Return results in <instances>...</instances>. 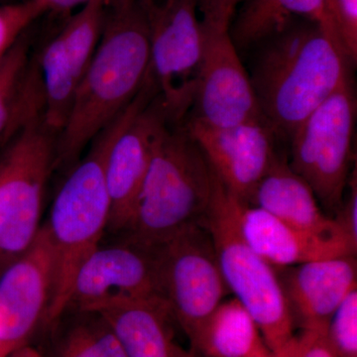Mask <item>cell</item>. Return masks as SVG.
Returning <instances> with one entry per match:
<instances>
[{
  "label": "cell",
  "mask_w": 357,
  "mask_h": 357,
  "mask_svg": "<svg viewBox=\"0 0 357 357\" xmlns=\"http://www.w3.org/2000/svg\"><path fill=\"white\" fill-rule=\"evenodd\" d=\"M149 60L140 0H105L100 41L58 137L56 170L69 169L128 109L146 83Z\"/></svg>",
  "instance_id": "cell-1"
},
{
  "label": "cell",
  "mask_w": 357,
  "mask_h": 357,
  "mask_svg": "<svg viewBox=\"0 0 357 357\" xmlns=\"http://www.w3.org/2000/svg\"><path fill=\"white\" fill-rule=\"evenodd\" d=\"M251 83L263 114L280 137L290 138L301 122L352 77L332 33L301 20L255 49Z\"/></svg>",
  "instance_id": "cell-2"
},
{
  "label": "cell",
  "mask_w": 357,
  "mask_h": 357,
  "mask_svg": "<svg viewBox=\"0 0 357 357\" xmlns=\"http://www.w3.org/2000/svg\"><path fill=\"white\" fill-rule=\"evenodd\" d=\"M138 96L91 141L86 153L67 169L48 218L42 225L53 269L45 326L52 328L64 314L77 272L107 236L110 203L105 183V161L115 137L133 114Z\"/></svg>",
  "instance_id": "cell-3"
},
{
  "label": "cell",
  "mask_w": 357,
  "mask_h": 357,
  "mask_svg": "<svg viewBox=\"0 0 357 357\" xmlns=\"http://www.w3.org/2000/svg\"><path fill=\"white\" fill-rule=\"evenodd\" d=\"M213 182V170L185 126L167 124L155 144L128 227L116 236L149 248L161 246L202 222Z\"/></svg>",
  "instance_id": "cell-4"
},
{
  "label": "cell",
  "mask_w": 357,
  "mask_h": 357,
  "mask_svg": "<svg viewBox=\"0 0 357 357\" xmlns=\"http://www.w3.org/2000/svg\"><path fill=\"white\" fill-rule=\"evenodd\" d=\"M239 204L241 199L215 175L213 195L202 223L213 239L229 292L252 317L268 349L274 357H293L298 335L278 271L244 241L239 229Z\"/></svg>",
  "instance_id": "cell-5"
},
{
  "label": "cell",
  "mask_w": 357,
  "mask_h": 357,
  "mask_svg": "<svg viewBox=\"0 0 357 357\" xmlns=\"http://www.w3.org/2000/svg\"><path fill=\"white\" fill-rule=\"evenodd\" d=\"M58 136L34 102L0 149V273L38 236Z\"/></svg>",
  "instance_id": "cell-6"
},
{
  "label": "cell",
  "mask_w": 357,
  "mask_h": 357,
  "mask_svg": "<svg viewBox=\"0 0 357 357\" xmlns=\"http://www.w3.org/2000/svg\"><path fill=\"white\" fill-rule=\"evenodd\" d=\"M356 121L352 77L347 79L291 134L289 165L312 188L328 211L337 213L351 175Z\"/></svg>",
  "instance_id": "cell-7"
},
{
  "label": "cell",
  "mask_w": 357,
  "mask_h": 357,
  "mask_svg": "<svg viewBox=\"0 0 357 357\" xmlns=\"http://www.w3.org/2000/svg\"><path fill=\"white\" fill-rule=\"evenodd\" d=\"M149 32V72L169 123L183 124L198 86L204 27L198 0H140Z\"/></svg>",
  "instance_id": "cell-8"
},
{
  "label": "cell",
  "mask_w": 357,
  "mask_h": 357,
  "mask_svg": "<svg viewBox=\"0 0 357 357\" xmlns=\"http://www.w3.org/2000/svg\"><path fill=\"white\" fill-rule=\"evenodd\" d=\"M103 3L105 0H91L84 4L43 46L32 51L30 67L42 117L58 135L69 119L77 89L100 41Z\"/></svg>",
  "instance_id": "cell-9"
},
{
  "label": "cell",
  "mask_w": 357,
  "mask_h": 357,
  "mask_svg": "<svg viewBox=\"0 0 357 357\" xmlns=\"http://www.w3.org/2000/svg\"><path fill=\"white\" fill-rule=\"evenodd\" d=\"M162 295L174 321L191 338L229 293L203 223L159 246Z\"/></svg>",
  "instance_id": "cell-10"
},
{
  "label": "cell",
  "mask_w": 357,
  "mask_h": 357,
  "mask_svg": "<svg viewBox=\"0 0 357 357\" xmlns=\"http://www.w3.org/2000/svg\"><path fill=\"white\" fill-rule=\"evenodd\" d=\"M114 238L100 243L79 267L66 312H100L137 301H164L159 246Z\"/></svg>",
  "instance_id": "cell-11"
},
{
  "label": "cell",
  "mask_w": 357,
  "mask_h": 357,
  "mask_svg": "<svg viewBox=\"0 0 357 357\" xmlns=\"http://www.w3.org/2000/svg\"><path fill=\"white\" fill-rule=\"evenodd\" d=\"M168 123L163 102L147 77L135 109L115 137L105 161V183L110 203L107 234L119 236L128 227L155 144Z\"/></svg>",
  "instance_id": "cell-12"
},
{
  "label": "cell",
  "mask_w": 357,
  "mask_h": 357,
  "mask_svg": "<svg viewBox=\"0 0 357 357\" xmlns=\"http://www.w3.org/2000/svg\"><path fill=\"white\" fill-rule=\"evenodd\" d=\"M203 27V60L188 117L218 128L265 117L229 29H217L204 23Z\"/></svg>",
  "instance_id": "cell-13"
},
{
  "label": "cell",
  "mask_w": 357,
  "mask_h": 357,
  "mask_svg": "<svg viewBox=\"0 0 357 357\" xmlns=\"http://www.w3.org/2000/svg\"><path fill=\"white\" fill-rule=\"evenodd\" d=\"M183 126L198 143L223 187L248 204L256 185L278 156L275 142L281 137L266 117L227 128L188 117Z\"/></svg>",
  "instance_id": "cell-14"
},
{
  "label": "cell",
  "mask_w": 357,
  "mask_h": 357,
  "mask_svg": "<svg viewBox=\"0 0 357 357\" xmlns=\"http://www.w3.org/2000/svg\"><path fill=\"white\" fill-rule=\"evenodd\" d=\"M52 257L43 229L0 273V357L23 345L44 326L52 293Z\"/></svg>",
  "instance_id": "cell-15"
},
{
  "label": "cell",
  "mask_w": 357,
  "mask_h": 357,
  "mask_svg": "<svg viewBox=\"0 0 357 357\" xmlns=\"http://www.w3.org/2000/svg\"><path fill=\"white\" fill-rule=\"evenodd\" d=\"M354 256L316 260L278 272L295 328L326 333L337 307L356 289Z\"/></svg>",
  "instance_id": "cell-16"
},
{
  "label": "cell",
  "mask_w": 357,
  "mask_h": 357,
  "mask_svg": "<svg viewBox=\"0 0 357 357\" xmlns=\"http://www.w3.org/2000/svg\"><path fill=\"white\" fill-rule=\"evenodd\" d=\"M238 220L244 241L275 268L356 255L357 246L345 237L314 234L294 227L243 201L239 204Z\"/></svg>",
  "instance_id": "cell-17"
},
{
  "label": "cell",
  "mask_w": 357,
  "mask_h": 357,
  "mask_svg": "<svg viewBox=\"0 0 357 357\" xmlns=\"http://www.w3.org/2000/svg\"><path fill=\"white\" fill-rule=\"evenodd\" d=\"M248 204L294 227L314 234L345 237L356 245L335 218L324 213L306 181L291 168L287 159L279 155L256 185Z\"/></svg>",
  "instance_id": "cell-18"
},
{
  "label": "cell",
  "mask_w": 357,
  "mask_h": 357,
  "mask_svg": "<svg viewBox=\"0 0 357 357\" xmlns=\"http://www.w3.org/2000/svg\"><path fill=\"white\" fill-rule=\"evenodd\" d=\"M128 357H197L175 340L174 319L164 301L128 303L100 312Z\"/></svg>",
  "instance_id": "cell-19"
},
{
  "label": "cell",
  "mask_w": 357,
  "mask_h": 357,
  "mask_svg": "<svg viewBox=\"0 0 357 357\" xmlns=\"http://www.w3.org/2000/svg\"><path fill=\"white\" fill-rule=\"evenodd\" d=\"M244 1L245 4L229 28L230 38L239 54L255 50L256 47L281 34L301 20L318 23L333 34L326 21L324 0Z\"/></svg>",
  "instance_id": "cell-20"
},
{
  "label": "cell",
  "mask_w": 357,
  "mask_h": 357,
  "mask_svg": "<svg viewBox=\"0 0 357 357\" xmlns=\"http://www.w3.org/2000/svg\"><path fill=\"white\" fill-rule=\"evenodd\" d=\"M199 357H250L263 345L252 317L238 300H223L190 338Z\"/></svg>",
  "instance_id": "cell-21"
},
{
  "label": "cell",
  "mask_w": 357,
  "mask_h": 357,
  "mask_svg": "<svg viewBox=\"0 0 357 357\" xmlns=\"http://www.w3.org/2000/svg\"><path fill=\"white\" fill-rule=\"evenodd\" d=\"M55 328L52 357H128L100 312L67 311Z\"/></svg>",
  "instance_id": "cell-22"
},
{
  "label": "cell",
  "mask_w": 357,
  "mask_h": 357,
  "mask_svg": "<svg viewBox=\"0 0 357 357\" xmlns=\"http://www.w3.org/2000/svg\"><path fill=\"white\" fill-rule=\"evenodd\" d=\"M32 51L28 30L0 61V149L20 122Z\"/></svg>",
  "instance_id": "cell-23"
},
{
  "label": "cell",
  "mask_w": 357,
  "mask_h": 357,
  "mask_svg": "<svg viewBox=\"0 0 357 357\" xmlns=\"http://www.w3.org/2000/svg\"><path fill=\"white\" fill-rule=\"evenodd\" d=\"M48 13L39 0L0 3V61L39 18Z\"/></svg>",
  "instance_id": "cell-24"
},
{
  "label": "cell",
  "mask_w": 357,
  "mask_h": 357,
  "mask_svg": "<svg viewBox=\"0 0 357 357\" xmlns=\"http://www.w3.org/2000/svg\"><path fill=\"white\" fill-rule=\"evenodd\" d=\"M326 338L337 357H357V289L347 296L333 314Z\"/></svg>",
  "instance_id": "cell-25"
},
{
  "label": "cell",
  "mask_w": 357,
  "mask_h": 357,
  "mask_svg": "<svg viewBox=\"0 0 357 357\" xmlns=\"http://www.w3.org/2000/svg\"><path fill=\"white\" fill-rule=\"evenodd\" d=\"M326 21L347 60L357 63V0H324Z\"/></svg>",
  "instance_id": "cell-26"
},
{
  "label": "cell",
  "mask_w": 357,
  "mask_h": 357,
  "mask_svg": "<svg viewBox=\"0 0 357 357\" xmlns=\"http://www.w3.org/2000/svg\"><path fill=\"white\" fill-rule=\"evenodd\" d=\"M347 192L342 206L335 213V222L349 239L357 245V173L356 165L347 181Z\"/></svg>",
  "instance_id": "cell-27"
},
{
  "label": "cell",
  "mask_w": 357,
  "mask_h": 357,
  "mask_svg": "<svg viewBox=\"0 0 357 357\" xmlns=\"http://www.w3.org/2000/svg\"><path fill=\"white\" fill-rule=\"evenodd\" d=\"M239 0H198L202 22L217 29H229Z\"/></svg>",
  "instance_id": "cell-28"
},
{
  "label": "cell",
  "mask_w": 357,
  "mask_h": 357,
  "mask_svg": "<svg viewBox=\"0 0 357 357\" xmlns=\"http://www.w3.org/2000/svg\"><path fill=\"white\" fill-rule=\"evenodd\" d=\"M293 357H337L328 344L326 333L302 332Z\"/></svg>",
  "instance_id": "cell-29"
},
{
  "label": "cell",
  "mask_w": 357,
  "mask_h": 357,
  "mask_svg": "<svg viewBox=\"0 0 357 357\" xmlns=\"http://www.w3.org/2000/svg\"><path fill=\"white\" fill-rule=\"evenodd\" d=\"M49 13H68L79 6H84L91 0H39Z\"/></svg>",
  "instance_id": "cell-30"
},
{
  "label": "cell",
  "mask_w": 357,
  "mask_h": 357,
  "mask_svg": "<svg viewBox=\"0 0 357 357\" xmlns=\"http://www.w3.org/2000/svg\"><path fill=\"white\" fill-rule=\"evenodd\" d=\"M6 357H48L42 354L38 349L31 347L29 344L23 345L8 354Z\"/></svg>",
  "instance_id": "cell-31"
},
{
  "label": "cell",
  "mask_w": 357,
  "mask_h": 357,
  "mask_svg": "<svg viewBox=\"0 0 357 357\" xmlns=\"http://www.w3.org/2000/svg\"><path fill=\"white\" fill-rule=\"evenodd\" d=\"M250 357H274V356L272 354V352L268 349L266 345H263L261 349H258V351Z\"/></svg>",
  "instance_id": "cell-32"
},
{
  "label": "cell",
  "mask_w": 357,
  "mask_h": 357,
  "mask_svg": "<svg viewBox=\"0 0 357 357\" xmlns=\"http://www.w3.org/2000/svg\"><path fill=\"white\" fill-rule=\"evenodd\" d=\"M20 1V0H0V3H6V2Z\"/></svg>",
  "instance_id": "cell-33"
},
{
  "label": "cell",
  "mask_w": 357,
  "mask_h": 357,
  "mask_svg": "<svg viewBox=\"0 0 357 357\" xmlns=\"http://www.w3.org/2000/svg\"><path fill=\"white\" fill-rule=\"evenodd\" d=\"M239 1H241H241H243V0H239Z\"/></svg>",
  "instance_id": "cell-34"
},
{
  "label": "cell",
  "mask_w": 357,
  "mask_h": 357,
  "mask_svg": "<svg viewBox=\"0 0 357 357\" xmlns=\"http://www.w3.org/2000/svg\"><path fill=\"white\" fill-rule=\"evenodd\" d=\"M197 357H199V356H197Z\"/></svg>",
  "instance_id": "cell-35"
}]
</instances>
